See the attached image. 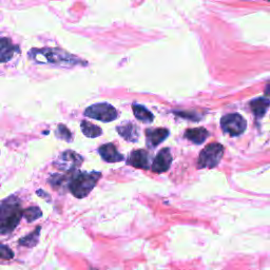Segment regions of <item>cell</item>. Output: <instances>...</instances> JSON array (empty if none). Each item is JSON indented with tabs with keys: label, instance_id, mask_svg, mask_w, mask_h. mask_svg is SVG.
Masks as SVG:
<instances>
[{
	"label": "cell",
	"instance_id": "cell-11",
	"mask_svg": "<svg viewBox=\"0 0 270 270\" xmlns=\"http://www.w3.org/2000/svg\"><path fill=\"white\" fill-rule=\"evenodd\" d=\"M98 152L101 158L107 161V163H119V161H122L124 159V156L117 151L114 143L112 142L100 146Z\"/></svg>",
	"mask_w": 270,
	"mask_h": 270
},
{
	"label": "cell",
	"instance_id": "cell-15",
	"mask_svg": "<svg viewBox=\"0 0 270 270\" xmlns=\"http://www.w3.org/2000/svg\"><path fill=\"white\" fill-rule=\"evenodd\" d=\"M40 230H41L40 226L36 227L35 230L33 232H31L30 235L22 238L19 241H18V244L22 245V246H25V247H28V248L35 247L36 245L38 244L39 236H40Z\"/></svg>",
	"mask_w": 270,
	"mask_h": 270
},
{
	"label": "cell",
	"instance_id": "cell-2",
	"mask_svg": "<svg viewBox=\"0 0 270 270\" xmlns=\"http://www.w3.org/2000/svg\"><path fill=\"white\" fill-rule=\"evenodd\" d=\"M24 217L22 202L15 195L0 201V235H10Z\"/></svg>",
	"mask_w": 270,
	"mask_h": 270
},
{
	"label": "cell",
	"instance_id": "cell-6",
	"mask_svg": "<svg viewBox=\"0 0 270 270\" xmlns=\"http://www.w3.org/2000/svg\"><path fill=\"white\" fill-rule=\"evenodd\" d=\"M82 156L77 154L75 151L67 150L58 155L53 165L61 171L71 172L78 169L82 164Z\"/></svg>",
	"mask_w": 270,
	"mask_h": 270
},
{
	"label": "cell",
	"instance_id": "cell-12",
	"mask_svg": "<svg viewBox=\"0 0 270 270\" xmlns=\"http://www.w3.org/2000/svg\"><path fill=\"white\" fill-rule=\"evenodd\" d=\"M117 133L127 141L136 142L139 137V132L136 126L131 121H124L116 127Z\"/></svg>",
	"mask_w": 270,
	"mask_h": 270
},
{
	"label": "cell",
	"instance_id": "cell-20",
	"mask_svg": "<svg viewBox=\"0 0 270 270\" xmlns=\"http://www.w3.org/2000/svg\"><path fill=\"white\" fill-rule=\"evenodd\" d=\"M55 136L59 139L68 141V142H71L72 140H73V136H72V133L67 128V126L61 124V123L58 124V127L55 130Z\"/></svg>",
	"mask_w": 270,
	"mask_h": 270
},
{
	"label": "cell",
	"instance_id": "cell-23",
	"mask_svg": "<svg viewBox=\"0 0 270 270\" xmlns=\"http://www.w3.org/2000/svg\"><path fill=\"white\" fill-rule=\"evenodd\" d=\"M265 94L268 95V96H270V84H268L267 87H266V89H265Z\"/></svg>",
	"mask_w": 270,
	"mask_h": 270
},
{
	"label": "cell",
	"instance_id": "cell-3",
	"mask_svg": "<svg viewBox=\"0 0 270 270\" xmlns=\"http://www.w3.org/2000/svg\"><path fill=\"white\" fill-rule=\"evenodd\" d=\"M101 177V173L97 171H77L70 176L68 189L77 199H84L91 192Z\"/></svg>",
	"mask_w": 270,
	"mask_h": 270
},
{
	"label": "cell",
	"instance_id": "cell-18",
	"mask_svg": "<svg viewBox=\"0 0 270 270\" xmlns=\"http://www.w3.org/2000/svg\"><path fill=\"white\" fill-rule=\"evenodd\" d=\"M269 106H270V101L266 98H257L250 102L251 110H253V112L258 117H261L266 113Z\"/></svg>",
	"mask_w": 270,
	"mask_h": 270
},
{
	"label": "cell",
	"instance_id": "cell-13",
	"mask_svg": "<svg viewBox=\"0 0 270 270\" xmlns=\"http://www.w3.org/2000/svg\"><path fill=\"white\" fill-rule=\"evenodd\" d=\"M169 135V130L165 128L147 129L146 130V142L150 148H155L160 142H163Z\"/></svg>",
	"mask_w": 270,
	"mask_h": 270
},
{
	"label": "cell",
	"instance_id": "cell-1",
	"mask_svg": "<svg viewBox=\"0 0 270 270\" xmlns=\"http://www.w3.org/2000/svg\"><path fill=\"white\" fill-rule=\"evenodd\" d=\"M29 57L35 63L40 65H54L58 67H74V66H87L86 61L75 55L68 53L67 51L59 48H41L32 49L29 52Z\"/></svg>",
	"mask_w": 270,
	"mask_h": 270
},
{
	"label": "cell",
	"instance_id": "cell-19",
	"mask_svg": "<svg viewBox=\"0 0 270 270\" xmlns=\"http://www.w3.org/2000/svg\"><path fill=\"white\" fill-rule=\"evenodd\" d=\"M43 217V212L40 210V208L33 206L30 208H27L24 210V218L29 222L32 223L36 220H38Z\"/></svg>",
	"mask_w": 270,
	"mask_h": 270
},
{
	"label": "cell",
	"instance_id": "cell-21",
	"mask_svg": "<svg viewBox=\"0 0 270 270\" xmlns=\"http://www.w3.org/2000/svg\"><path fill=\"white\" fill-rule=\"evenodd\" d=\"M14 258V253L9 246L0 242V260H12Z\"/></svg>",
	"mask_w": 270,
	"mask_h": 270
},
{
	"label": "cell",
	"instance_id": "cell-4",
	"mask_svg": "<svg viewBox=\"0 0 270 270\" xmlns=\"http://www.w3.org/2000/svg\"><path fill=\"white\" fill-rule=\"evenodd\" d=\"M85 115L99 121L111 122L117 119L118 112L109 102H99L88 107L85 110Z\"/></svg>",
	"mask_w": 270,
	"mask_h": 270
},
{
	"label": "cell",
	"instance_id": "cell-5",
	"mask_svg": "<svg viewBox=\"0 0 270 270\" xmlns=\"http://www.w3.org/2000/svg\"><path fill=\"white\" fill-rule=\"evenodd\" d=\"M224 153V148L218 142L210 143L206 146L205 149L201 152L199 158L200 168H213L217 166L222 159Z\"/></svg>",
	"mask_w": 270,
	"mask_h": 270
},
{
	"label": "cell",
	"instance_id": "cell-16",
	"mask_svg": "<svg viewBox=\"0 0 270 270\" xmlns=\"http://www.w3.org/2000/svg\"><path fill=\"white\" fill-rule=\"evenodd\" d=\"M185 136H186V138H188L189 140H191L195 143H202L208 137V132L204 128L189 129L185 132Z\"/></svg>",
	"mask_w": 270,
	"mask_h": 270
},
{
	"label": "cell",
	"instance_id": "cell-14",
	"mask_svg": "<svg viewBox=\"0 0 270 270\" xmlns=\"http://www.w3.org/2000/svg\"><path fill=\"white\" fill-rule=\"evenodd\" d=\"M133 114L136 117V119L145 122V123H151L154 119V115L147 109L145 106L139 105V103H133L132 105Z\"/></svg>",
	"mask_w": 270,
	"mask_h": 270
},
{
	"label": "cell",
	"instance_id": "cell-17",
	"mask_svg": "<svg viewBox=\"0 0 270 270\" xmlns=\"http://www.w3.org/2000/svg\"><path fill=\"white\" fill-rule=\"evenodd\" d=\"M80 129H81L84 135H86L87 137H90V138H95V137H98L102 134V130L100 127H98V126L93 124L91 122H89L87 120L81 121Z\"/></svg>",
	"mask_w": 270,
	"mask_h": 270
},
{
	"label": "cell",
	"instance_id": "cell-8",
	"mask_svg": "<svg viewBox=\"0 0 270 270\" xmlns=\"http://www.w3.org/2000/svg\"><path fill=\"white\" fill-rule=\"evenodd\" d=\"M172 163V155L168 148L161 149L156 157L154 158L151 165V170L155 173H163L166 172Z\"/></svg>",
	"mask_w": 270,
	"mask_h": 270
},
{
	"label": "cell",
	"instance_id": "cell-9",
	"mask_svg": "<svg viewBox=\"0 0 270 270\" xmlns=\"http://www.w3.org/2000/svg\"><path fill=\"white\" fill-rule=\"evenodd\" d=\"M127 164L134 167L139 168L143 170H148L150 165V154L146 150H134L129 155V158L127 160Z\"/></svg>",
	"mask_w": 270,
	"mask_h": 270
},
{
	"label": "cell",
	"instance_id": "cell-10",
	"mask_svg": "<svg viewBox=\"0 0 270 270\" xmlns=\"http://www.w3.org/2000/svg\"><path fill=\"white\" fill-rule=\"evenodd\" d=\"M18 53H20L19 47L14 45L10 38L0 37V64L8 63Z\"/></svg>",
	"mask_w": 270,
	"mask_h": 270
},
{
	"label": "cell",
	"instance_id": "cell-7",
	"mask_svg": "<svg viewBox=\"0 0 270 270\" xmlns=\"http://www.w3.org/2000/svg\"><path fill=\"white\" fill-rule=\"evenodd\" d=\"M222 128L231 135H240L246 129V121L240 114H228L221 120Z\"/></svg>",
	"mask_w": 270,
	"mask_h": 270
},
{
	"label": "cell",
	"instance_id": "cell-22",
	"mask_svg": "<svg viewBox=\"0 0 270 270\" xmlns=\"http://www.w3.org/2000/svg\"><path fill=\"white\" fill-rule=\"evenodd\" d=\"M46 194H48V193H46V192H45V191H43V190H38V191H37V195H39V196L44 197V199H47V197H48V199L50 200L51 197H50L49 195H46Z\"/></svg>",
	"mask_w": 270,
	"mask_h": 270
}]
</instances>
